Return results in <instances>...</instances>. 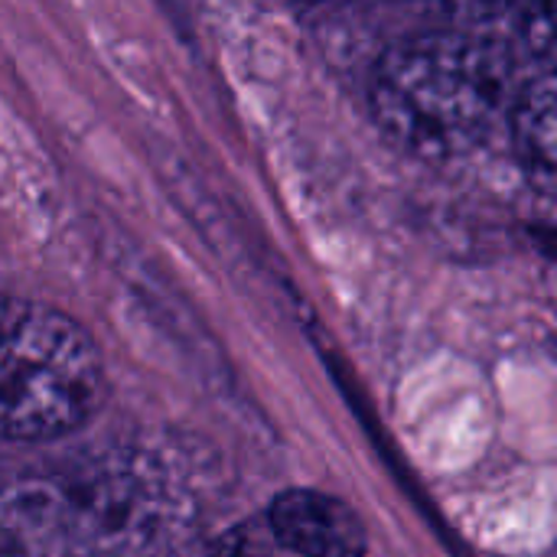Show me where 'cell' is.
<instances>
[{
  "label": "cell",
  "mask_w": 557,
  "mask_h": 557,
  "mask_svg": "<svg viewBox=\"0 0 557 557\" xmlns=\"http://www.w3.org/2000/svg\"><path fill=\"white\" fill-rule=\"evenodd\" d=\"M532 72V69H529ZM512 42L480 26H434L392 42L372 72V114L411 157L457 166L509 140L529 78Z\"/></svg>",
  "instance_id": "cell-1"
},
{
  "label": "cell",
  "mask_w": 557,
  "mask_h": 557,
  "mask_svg": "<svg viewBox=\"0 0 557 557\" xmlns=\"http://www.w3.org/2000/svg\"><path fill=\"white\" fill-rule=\"evenodd\" d=\"M20 512L78 557H163L199 522L193 483L157 450L91 454L20 496Z\"/></svg>",
  "instance_id": "cell-2"
},
{
  "label": "cell",
  "mask_w": 557,
  "mask_h": 557,
  "mask_svg": "<svg viewBox=\"0 0 557 557\" xmlns=\"http://www.w3.org/2000/svg\"><path fill=\"white\" fill-rule=\"evenodd\" d=\"M108 379L91 333L69 313L0 294V441H55L104 405Z\"/></svg>",
  "instance_id": "cell-3"
},
{
  "label": "cell",
  "mask_w": 557,
  "mask_h": 557,
  "mask_svg": "<svg viewBox=\"0 0 557 557\" xmlns=\"http://www.w3.org/2000/svg\"><path fill=\"white\" fill-rule=\"evenodd\" d=\"M268 532L297 557L369 555V532L359 512L320 490H284L268 509Z\"/></svg>",
  "instance_id": "cell-4"
},
{
  "label": "cell",
  "mask_w": 557,
  "mask_h": 557,
  "mask_svg": "<svg viewBox=\"0 0 557 557\" xmlns=\"http://www.w3.org/2000/svg\"><path fill=\"white\" fill-rule=\"evenodd\" d=\"M555 72L552 62H542L529 72L509 121V147L539 189L555 183Z\"/></svg>",
  "instance_id": "cell-5"
},
{
  "label": "cell",
  "mask_w": 557,
  "mask_h": 557,
  "mask_svg": "<svg viewBox=\"0 0 557 557\" xmlns=\"http://www.w3.org/2000/svg\"><path fill=\"white\" fill-rule=\"evenodd\" d=\"M209 557H271V552L251 529H232L212 545Z\"/></svg>",
  "instance_id": "cell-6"
},
{
  "label": "cell",
  "mask_w": 557,
  "mask_h": 557,
  "mask_svg": "<svg viewBox=\"0 0 557 557\" xmlns=\"http://www.w3.org/2000/svg\"><path fill=\"white\" fill-rule=\"evenodd\" d=\"M0 557H33V555H29V548H26V545H20V542L13 539V532L0 529Z\"/></svg>",
  "instance_id": "cell-7"
}]
</instances>
